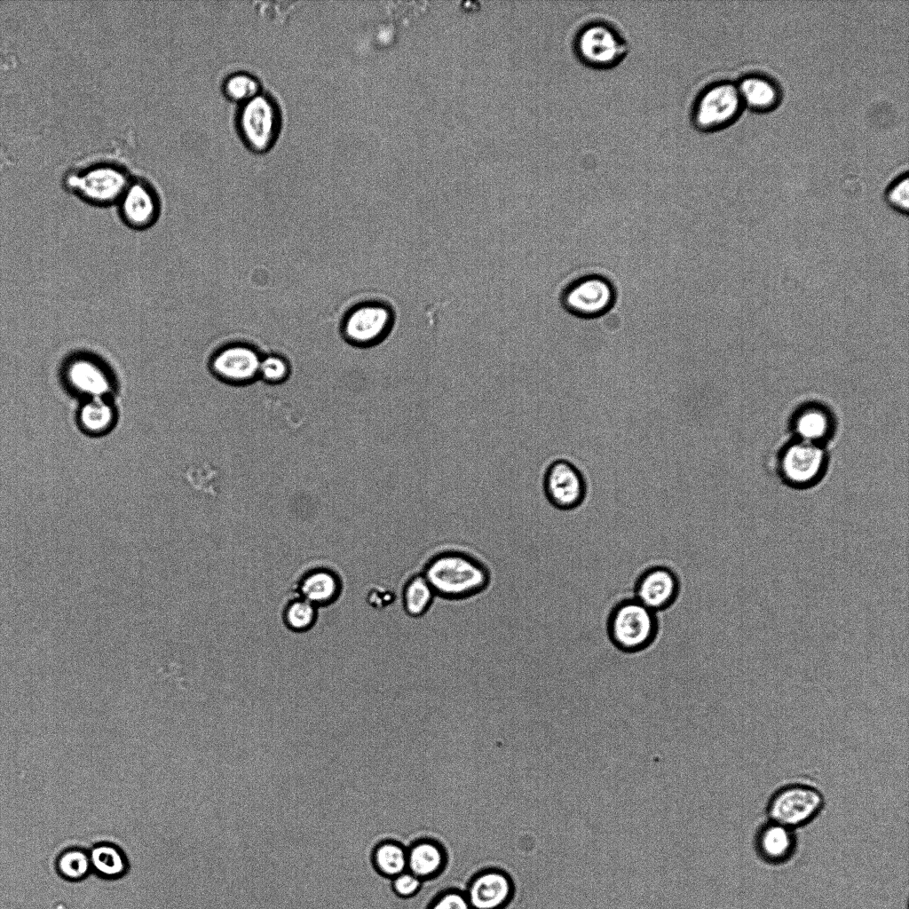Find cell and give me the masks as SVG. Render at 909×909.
<instances>
[{
  "mask_svg": "<svg viewBox=\"0 0 909 909\" xmlns=\"http://www.w3.org/2000/svg\"><path fill=\"white\" fill-rule=\"evenodd\" d=\"M422 574L436 597L463 600L485 591L490 571L485 562L467 549L447 546L432 552L424 561Z\"/></svg>",
  "mask_w": 909,
  "mask_h": 909,
  "instance_id": "6da1fadb",
  "label": "cell"
},
{
  "mask_svg": "<svg viewBox=\"0 0 909 909\" xmlns=\"http://www.w3.org/2000/svg\"><path fill=\"white\" fill-rule=\"evenodd\" d=\"M824 806V794L815 784L802 779H788L769 796L766 818L797 830L813 821Z\"/></svg>",
  "mask_w": 909,
  "mask_h": 909,
  "instance_id": "7a4b0ae2",
  "label": "cell"
},
{
  "mask_svg": "<svg viewBox=\"0 0 909 909\" xmlns=\"http://www.w3.org/2000/svg\"><path fill=\"white\" fill-rule=\"evenodd\" d=\"M606 630L614 647L625 653H636L655 641L659 621L656 613L636 598H624L609 613Z\"/></svg>",
  "mask_w": 909,
  "mask_h": 909,
  "instance_id": "3957f363",
  "label": "cell"
},
{
  "mask_svg": "<svg viewBox=\"0 0 909 909\" xmlns=\"http://www.w3.org/2000/svg\"><path fill=\"white\" fill-rule=\"evenodd\" d=\"M239 136L248 149L255 153L270 150L281 130V113L269 94L260 92L241 104L236 115Z\"/></svg>",
  "mask_w": 909,
  "mask_h": 909,
  "instance_id": "277c9868",
  "label": "cell"
},
{
  "mask_svg": "<svg viewBox=\"0 0 909 909\" xmlns=\"http://www.w3.org/2000/svg\"><path fill=\"white\" fill-rule=\"evenodd\" d=\"M573 50L583 64L597 69H607L623 60L628 45L620 32L610 22L592 20L577 31Z\"/></svg>",
  "mask_w": 909,
  "mask_h": 909,
  "instance_id": "5b68a950",
  "label": "cell"
},
{
  "mask_svg": "<svg viewBox=\"0 0 909 909\" xmlns=\"http://www.w3.org/2000/svg\"><path fill=\"white\" fill-rule=\"evenodd\" d=\"M737 84L731 81L712 83L694 100L692 120L702 131H715L736 121L743 108Z\"/></svg>",
  "mask_w": 909,
  "mask_h": 909,
  "instance_id": "8992f818",
  "label": "cell"
},
{
  "mask_svg": "<svg viewBox=\"0 0 909 909\" xmlns=\"http://www.w3.org/2000/svg\"><path fill=\"white\" fill-rule=\"evenodd\" d=\"M394 312L385 303L365 301L353 305L344 316L341 332L352 346L368 348L383 341L394 325Z\"/></svg>",
  "mask_w": 909,
  "mask_h": 909,
  "instance_id": "52a82bcc",
  "label": "cell"
},
{
  "mask_svg": "<svg viewBox=\"0 0 909 909\" xmlns=\"http://www.w3.org/2000/svg\"><path fill=\"white\" fill-rule=\"evenodd\" d=\"M541 486L547 503L559 511L578 509L587 496L584 474L573 462L564 458H557L545 467Z\"/></svg>",
  "mask_w": 909,
  "mask_h": 909,
  "instance_id": "ba28073f",
  "label": "cell"
},
{
  "mask_svg": "<svg viewBox=\"0 0 909 909\" xmlns=\"http://www.w3.org/2000/svg\"><path fill=\"white\" fill-rule=\"evenodd\" d=\"M346 578L336 566L328 563H313L304 566L293 576L289 593L298 596L318 607L336 604L344 595Z\"/></svg>",
  "mask_w": 909,
  "mask_h": 909,
  "instance_id": "9c48e42d",
  "label": "cell"
},
{
  "mask_svg": "<svg viewBox=\"0 0 909 909\" xmlns=\"http://www.w3.org/2000/svg\"><path fill=\"white\" fill-rule=\"evenodd\" d=\"M130 182L117 167L99 165L71 176L67 188L90 204L109 206L118 202Z\"/></svg>",
  "mask_w": 909,
  "mask_h": 909,
  "instance_id": "30bf717a",
  "label": "cell"
},
{
  "mask_svg": "<svg viewBox=\"0 0 909 909\" xmlns=\"http://www.w3.org/2000/svg\"><path fill=\"white\" fill-rule=\"evenodd\" d=\"M263 355L248 343L233 342L219 347L210 356L209 368L219 381L232 385H246L259 378Z\"/></svg>",
  "mask_w": 909,
  "mask_h": 909,
  "instance_id": "8fae6325",
  "label": "cell"
},
{
  "mask_svg": "<svg viewBox=\"0 0 909 909\" xmlns=\"http://www.w3.org/2000/svg\"><path fill=\"white\" fill-rule=\"evenodd\" d=\"M614 303L612 284L599 275L584 276L572 283L563 295V304L571 313L594 318L607 312Z\"/></svg>",
  "mask_w": 909,
  "mask_h": 909,
  "instance_id": "7c38bea8",
  "label": "cell"
},
{
  "mask_svg": "<svg viewBox=\"0 0 909 909\" xmlns=\"http://www.w3.org/2000/svg\"><path fill=\"white\" fill-rule=\"evenodd\" d=\"M825 463L826 455L819 445L797 439L782 451L779 470L788 484L805 486L817 481Z\"/></svg>",
  "mask_w": 909,
  "mask_h": 909,
  "instance_id": "4fadbf2b",
  "label": "cell"
},
{
  "mask_svg": "<svg viewBox=\"0 0 909 909\" xmlns=\"http://www.w3.org/2000/svg\"><path fill=\"white\" fill-rule=\"evenodd\" d=\"M515 886L503 870L486 868L468 882L464 894L472 909H505L514 897Z\"/></svg>",
  "mask_w": 909,
  "mask_h": 909,
  "instance_id": "5bb4252c",
  "label": "cell"
},
{
  "mask_svg": "<svg viewBox=\"0 0 909 909\" xmlns=\"http://www.w3.org/2000/svg\"><path fill=\"white\" fill-rule=\"evenodd\" d=\"M116 204L122 221L137 231L152 227L161 214L157 193L144 181H130Z\"/></svg>",
  "mask_w": 909,
  "mask_h": 909,
  "instance_id": "9a60e30c",
  "label": "cell"
},
{
  "mask_svg": "<svg viewBox=\"0 0 909 909\" xmlns=\"http://www.w3.org/2000/svg\"><path fill=\"white\" fill-rule=\"evenodd\" d=\"M680 592V581L676 573L665 565L645 569L636 579L634 598L654 613L670 607Z\"/></svg>",
  "mask_w": 909,
  "mask_h": 909,
  "instance_id": "2e32d148",
  "label": "cell"
},
{
  "mask_svg": "<svg viewBox=\"0 0 909 909\" xmlns=\"http://www.w3.org/2000/svg\"><path fill=\"white\" fill-rule=\"evenodd\" d=\"M796 830L765 818L756 827L754 849L758 858L772 866L790 862L798 850Z\"/></svg>",
  "mask_w": 909,
  "mask_h": 909,
  "instance_id": "e0dca14e",
  "label": "cell"
},
{
  "mask_svg": "<svg viewBox=\"0 0 909 909\" xmlns=\"http://www.w3.org/2000/svg\"><path fill=\"white\" fill-rule=\"evenodd\" d=\"M65 377L75 391L88 399L107 397L111 381L107 368L95 356L77 354L65 367Z\"/></svg>",
  "mask_w": 909,
  "mask_h": 909,
  "instance_id": "ac0fdd59",
  "label": "cell"
},
{
  "mask_svg": "<svg viewBox=\"0 0 909 909\" xmlns=\"http://www.w3.org/2000/svg\"><path fill=\"white\" fill-rule=\"evenodd\" d=\"M407 852V871L423 881L439 876L445 869L447 856L444 846L431 838L413 842Z\"/></svg>",
  "mask_w": 909,
  "mask_h": 909,
  "instance_id": "d6986e66",
  "label": "cell"
},
{
  "mask_svg": "<svg viewBox=\"0 0 909 909\" xmlns=\"http://www.w3.org/2000/svg\"><path fill=\"white\" fill-rule=\"evenodd\" d=\"M743 106L756 111L767 112L777 107L780 91L774 81L766 75L750 74L737 84Z\"/></svg>",
  "mask_w": 909,
  "mask_h": 909,
  "instance_id": "ffe728a7",
  "label": "cell"
},
{
  "mask_svg": "<svg viewBox=\"0 0 909 909\" xmlns=\"http://www.w3.org/2000/svg\"><path fill=\"white\" fill-rule=\"evenodd\" d=\"M280 615L287 629L301 634L308 632L316 625L319 608L304 598L289 593L281 606Z\"/></svg>",
  "mask_w": 909,
  "mask_h": 909,
  "instance_id": "44dd1931",
  "label": "cell"
},
{
  "mask_svg": "<svg viewBox=\"0 0 909 909\" xmlns=\"http://www.w3.org/2000/svg\"><path fill=\"white\" fill-rule=\"evenodd\" d=\"M371 863L377 873L392 879L407 870V848L394 840L379 842L372 850Z\"/></svg>",
  "mask_w": 909,
  "mask_h": 909,
  "instance_id": "7402d4cb",
  "label": "cell"
},
{
  "mask_svg": "<svg viewBox=\"0 0 909 909\" xmlns=\"http://www.w3.org/2000/svg\"><path fill=\"white\" fill-rule=\"evenodd\" d=\"M400 597L406 614L416 618L430 609L436 595L422 573H417L409 576L404 582Z\"/></svg>",
  "mask_w": 909,
  "mask_h": 909,
  "instance_id": "603a6c76",
  "label": "cell"
},
{
  "mask_svg": "<svg viewBox=\"0 0 909 909\" xmlns=\"http://www.w3.org/2000/svg\"><path fill=\"white\" fill-rule=\"evenodd\" d=\"M794 429L798 439L818 445L830 433L831 418L822 407H806L796 414Z\"/></svg>",
  "mask_w": 909,
  "mask_h": 909,
  "instance_id": "cb8c5ba5",
  "label": "cell"
},
{
  "mask_svg": "<svg viewBox=\"0 0 909 909\" xmlns=\"http://www.w3.org/2000/svg\"><path fill=\"white\" fill-rule=\"evenodd\" d=\"M114 419V408L107 397L88 399L79 413L83 429L91 434H100L108 430Z\"/></svg>",
  "mask_w": 909,
  "mask_h": 909,
  "instance_id": "d4e9b609",
  "label": "cell"
},
{
  "mask_svg": "<svg viewBox=\"0 0 909 909\" xmlns=\"http://www.w3.org/2000/svg\"><path fill=\"white\" fill-rule=\"evenodd\" d=\"M89 856L91 868L104 877H119L126 870V862L123 855L113 845H98L91 850Z\"/></svg>",
  "mask_w": 909,
  "mask_h": 909,
  "instance_id": "484cf974",
  "label": "cell"
},
{
  "mask_svg": "<svg viewBox=\"0 0 909 909\" xmlns=\"http://www.w3.org/2000/svg\"><path fill=\"white\" fill-rule=\"evenodd\" d=\"M222 90L228 99L241 104L259 94L261 84L255 75L247 72H236L224 80Z\"/></svg>",
  "mask_w": 909,
  "mask_h": 909,
  "instance_id": "4316f807",
  "label": "cell"
},
{
  "mask_svg": "<svg viewBox=\"0 0 909 909\" xmlns=\"http://www.w3.org/2000/svg\"><path fill=\"white\" fill-rule=\"evenodd\" d=\"M57 868L64 878L71 881L85 877L91 869L90 856L81 850H68L58 858Z\"/></svg>",
  "mask_w": 909,
  "mask_h": 909,
  "instance_id": "83f0119b",
  "label": "cell"
},
{
  "mask_svg": "<svg viewBox=\"0 0 909 909\" xmlns=\"http://www.w3.org/2000/svg\"><path fill=\"white\" fill-rule=\"evenodd\" d=\"M290 374V363L283 355H263L259 368V378L262 381L268 384H281L289 379Z\"/></svg>",
  "mask_w": 909,
  "mask_h": 909,
  "instance_id": "f1b7e54d",
  "label": "cell"
},
{
  "mask_svg": "<svg viewBox=\"0 0 909 909\" xmlns=\"http://www.w3.org/2000/svg\"><path fill=\"white\" fill-rule=\"evenodd\" d=\"M886 204L895 212L907 215L909 209V184L907 174L895 178L884 193Z\"/></svg>",
  "mask_w": 909,
  "mask_h": 909,
  "instance_id": "f546056e",
  "label": "cell"
},
{
  "mask_svg": "<svg viewBox=\"0 0 909 909\" xmlns=\"http://www.w3.org/2000/svg\"><path fill=\"white\" fill-rule=\"evenodd\" d=\"M425 909H472L464 891L449 889L437 894Z\"/></svg>",
  "mask_w": 909,
  "mask_h": 909,
  "instance_id": "4dcf8cb0",
  "label": "cell"
},
{
  "mask_svg": "<svg viewBox=\"0 0 909 909\" xmlns=\"http://www.w3.org/2000/svg\"><path fill=\"white\" fill-rule=\"evenodd\" d=\"M423 881L407 870L391 879V889L400 898L415 897L422 889Z\"/></svg>",
  "mask_w": 909,
  "mask_h": 909,
  "instance_id": "1f68e13d",
  "label": "cell"
}]
</instances>
